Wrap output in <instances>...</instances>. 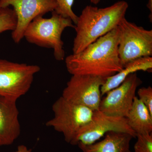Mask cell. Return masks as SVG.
Instances as JSON below:
<instances>
[{
  "label": "cell",
  "mask_w": 152,
  "mask_h": 152,
  "mask_svg": "<svg viewBox=\"0 0 152 152\" xmlns=\"http://www.w3.org/2000/svg\"><path fill=\"white\" fill-rule=\"evenodd\" d=\"M119 31L117 26L77 54L65 59L66 67L72 75H82L107 78L124 68L118 47Z\"/></svg>",
  "instance_id": "obj_1"
},
{
  "label": "cell",
  "mask_w": 152,
  "mask_h": 152,
  "mask_svg": "<svg viewBox=\"0 0 152 152\" xmlns=\"http://www.w3.org/2000/svg\"><path fill=\"white\" fill-rule=\"evenodd\" d=\"M127 2L119 1L104 8L87 6L82 11L75 25L73 54L82 51L90 44L118 26L125 18Z\"/></svg>",
  "instance_id": "obj_2"
},
{
  "label": "cell",
  "mask_w": 152,
  "mask_h": 152,
  "mask_svg": "<svg viewBox=\"0 0 152 152\" xmlns=\"http://www.w3.org/2000/svg\"><path fill=\"white\" fill-rule=\"evenodd\" d=\"M75 27L71 19L64 18L54 11L50 18L39 16L33 20L25 30L24 38L31 43L53 49L55 59L63 61L65 51L62 34L66 28Z\"/></svg>",
  "instance_id": "obj_3"
},
{
  "label": "cell",
  "mask_w": 152,
  "mask_h": 152,
  "mask_svg": "<svg viewBox=\"0 0 152 152\" xmlns=\"http://www.w3.org/2000/svg\"><path fill=\"white\" fill-rule=\"evenodd\" d=\"M54 116L46 124L62 133L66 142L75 144L76 137L81 129L91 121L94 111L85 106L67 100L62 96L52 106Z\"/></svg>",
  "instance_id": "obj_4"
},
{
  "label": "cell",
  "mask_w": 152,
  "mask_h": 152,
  "mask_svg": "<svg viewBox=\"0 0 152 152\" xmlns=\"http://www.w3.org/2000/svg\"><path fill=\"white\" fill-rule=\"evenodd\" d=\"M118 27L119 31L118 51L123 66L139 58L152 57V30L145 29L128 21L125 17Z\"/></svg>",
  "instance_id": "obj_5"
},
{
  "label": "cell",
  "mask_w": 152,
  "mask_h": 152,
  "mask_svg": "<svg viewBox=\"0 0 152 152\" xmlns=\"http://www.w3.org/2000/svg\"><path fill=\"white\" fill-rule=\"evenodd\" d=\"M39 66L0 59V96L17 101L31 86Z\"/></svg>",
  "instance_id": "obj_6"
},
{
  "label": "cell",
  "mask_w": 152,
  "mask_h": 152,
  "mask_svg": "<svg viewBox=\"0 0 152 152\" xmlns=\"http://www.w3.org/2000/svg\"><path fill=\"white\" fill-rule=\"evenodd\" d=\"M105 80L96 76L73 75L63 90L61 96L71 102L97 110L102 99L101 87Z\"/></svg>",
  "instance_id": "obj_7"
},
{
  "label": "cell",
  "mask_w": 152,
  "mask_h": 152,
  "mask_svg": "<svg viewBox=\"0 0 152 152\" xmlns=\"http://www.w3.org/2000/svg\"><path fill=\"white\" fill-rule=\"evenodd\" d=\"M111 131L127 133L135 138L137 137L128 125L126 118L109 115L98 110L94 111L91 121L80 131L74 145H91Z\"/></svg>",
  "instance_id": "obj_8"
},
{
  "label": "cell",
  "mask_w": 152,
  "mask_h": 152,
  "mask_svg": "<svg viewBox=\"0 0 152 152\" xmlns=\"http://www.w3.org/2000/svg\"><path fill=\"white\" fill-rule=\"evenodd\" d=\"M12 6L16 14L17 25L12 38L18 44L24 38L26 28L33 20L56 8V0H0V8Z\"/></svg>",
  "instance_id": "obj_9"
},
{
  "label": "cell",
  "mask_w": 152,
  "mask_h": 152,
  "mask_svg": "<svg viewBox=\"0 0 152 152\" xmlns=\"http://www.w3.org/2000/svg\"><path fill=\"white\" fill-rule=\"evenodd\" d=\"M142 81L137 72L129 75L118 86L106 94L99 110L113 116L126 118Z\"/></svg>",
  "instance_id": "obj_10"
},
{
  "label": "cell",
  "mask_w": 152,
  "mask_h": 152,
  "mask_svg": "<svg viewBox=\"0 0 152 152\" xmlns=\"http://www.w3.org/2000/svg\"><path fill=\"white\" fill-rule=\"evenodd\" d=\"M16 102L0 96V147L12 145L20 134Z\"/></svg>",
  "instance_id": "obj_11"
},
{
  "label": "cell",
  "mask_w": 152,
  "mask_h": 152,
  "mask_svg": "<svg viewBox=\"0 0 152 152\" xmlns=\"http://www.w3.org/2000/svg\"><path fill=\"white\" fill-rule=\"evenodd\" d=\"M103 140L89 145L78 144L83 152H126L130 148L132 136L127 133L111 132L105 135Z\"/></svg>",
  "instance_id": "obj_12"
},
{
  "label": "cell",
  "mask_w": 152,
  "mask_h": 152,
  "mask_svg": "<svg viewBox=\"0 0 152 152\" xmlns=\"http://www.w3.org/2000/svg\"><path fill=\"white\" fill-rule=\"evenodd\" d=\"M152 57H144L139 58L128 63L119 72L106 79L105 81L101 87L102 96L108 92L119 86L125 79L138 71L151 72Z\"/></svg>",
  "instance_id": "obj_13"
},
{
  "label": "cell",
  "mask_w": 152,
  "mask_h": 152,
  "mask_svg": "<svg viewBox=\"0 0 152 152\" xmlns=\"http://www.w3.org/2000/svg\"><path fill=\"white\" fill-rule=\"evenodd\" d=\"M128 125L136 134L152 132V114L137 97L134 99L126 117Z\"/></svg>",
  "instance_id": "obj_14"
},
{
  "label": "cell",
  "mask_w": 152,
  "mask_h": 152,
  "mask_svg": "<svg viewBox=\"0 0 152 152\" xmlns=\"http://www.w3.org/2000/svg\"><path fill=\"white\" fill-rule=\"evenodd\" d=\"M17 25V17L13 9L9 7L0 8V34L14 31Z\"/></svg>",
  "instance_id": "obj_15"
},
{
  "label": "cell",
  "mask_w": 152,
  "mask_h": 152,
  "mask_svg": "<svg viewBox=\"0 0 152 152\" xmlns=\"http://www.w3.org/2000/svg\"><path fill=\"white\" fill-rule=\"evenodd\" d=\"M56 1L57 7L54 11L64 18L71 19L73 23L76 24L78 16L74 12L72 9L74 0H56Z\"/></svg>",
  "instance_id": "obj_16"
},
{
  "label": "cell",
  "mask_w": 152,
  "mask_h": 152,
  "mask_svg": "<svg viewBox=\"0 0 152 152\" xmlns=\"http://www.w3.org/2000/svg\"><path fill=\"white\" fill-rule=\"evenodd\" d=\"M134 145V152H152V134L137 135Z\"/></svg>",
  "instance_id": "obj_17"
},
{
  "label": "cell",
  "mask_w": 152,
  "mask_h": 152,
  "mask_svg": "<svg viewBox=\"0 0 152 152\" xmlns=\"http://www.w3.org/2000/svg\"><path fill=\"white\" fill-rule=\"evenodd\" d=\"M138 98L152 114V88L142 87L138 90Z\"/></svg>",
  "instance_id": "obj_18"
},
{
  "label": "cell",
  "mask_w": 152,
  "mask_h": 152,
  "mask_svg": "<svg viewBox=\"0 0 152 152\" xmlns=\"http://www.w3.org/2000/svg\"><path fill=\"white\" fill-rule=\"evenodd\" d=\"M31 150L28 149L24 145H20L18 147L17 150L15 152H31Z\"/></svg>",
  "instance_id": "obj_19"
},
{
  "label": "cell",
  "mask_w": 152,
  "mask_h": 152,
  "mask_svg": "<svg viewBox=\"0 0 152 152\" xmlns=\"http://www.w3.org/2000/svg\"><path fill=\"white\" fill-rule=\"evenodd\" d=\"M147 7L149 9L150 12H151V17H152V0H149L148 3L147 4Z\"/></svg>",
  "instance_id": "obj_20"
},
{
  "label": "cell",
  "mask_w": 152,
  "mask_h": 152,
  "mask_svg": "<svg viewBox=\"0 0 152 152\" xmlns=\"http://www.w3.org/2000/svg\"><path fill=\"white\" fill-rule=\"evenodd\" d=\"M91 3L94 4H97L100 1V0H90Z\"/></svg>",
  "instance_id": "obj_21"
},
{
  "label": "cell",
  "mask_w": 152,
  "mask_h": 152,
  "mask_svg": "<svg viewBox=\"0 0 152 152\" xmlns=\"http://www.w3.org/2000/svg\"><path fill=\"white\" fill-rule=\"evenodd\" d=\"M126 152H132L130 150H129V151H127Z\"/></svg>",
  "instance_id": "obj_22"
}]
</instances>
